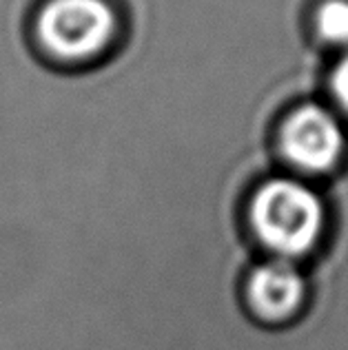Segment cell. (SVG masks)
<instances>
[{"mask_svg": "<svg viewBox=\"0 0 348 350\" xmlns=\"http://www.w3.org/2000/svg\"><path fill=\"white\" fill-rule=\"evenodd\" d=\"M306 282L291 262L273 260L253 269L244 284V304L267 326H286L306 306Z\"/></svg>", "mask_w": 348, "mask_h": 350, "instance_id": "3957f363", "label": "cell"}, {"mask_svg": "<svg viewBox=\"0 0 348 350\" xmlns=\"http://www.w3.org/2000/svg\"><path fill=\"white\" fill-rule=\"evenodd\" d=\"M282 144L289 160L308 171L333 167L344 149V133L337 120L322 107H302L282 129Z\"/></svg>", "mask_w": 348, "mask_h": 350, "instance_id": "277c9868", "label": "cell"}, {"mask_svg": "<svg viewBox=\"0 0 348 350\" xmlns=\"http://www.w3.org/2000/svg\"><path fill=\"white\" fill-rule=\"evenodd\" d=\"M333 89L337 98H340V103L344 105V109H348V56L340 62V67L335 69Z\"/></svg>", "mask_w": 348, "mask_h": 350, "instance_id": "8992f818", "label": "cell"}, {"mask_svg": "<svg viewBox=\"0 0 348 350\" xmlns=\"http://www.w3.org/2000/svg\"><path fill=\"white\" fill-rule=\"evenodd\" d=\"M116 18L105 0H49L38 16L42 44L60 58H87L111 40Z\"/></svg>", "mask_w": 348, "mask_h": 350, "instance_id": "7a4b0ae2", "label": "cell"}, {"mask_svg": "<svg viewBox=\"0 0 348 350\" xmlns=\"http://www.w3.org/2000/svg\"><path fill=\"white\" fill-rule=\"evenodd\" d=\"M319 33L331 42H348V3L331 0L319 9L317 16Z\"/></svg>", "mask_w": 348, "mask_h": 350, "instance_id": "5b68a950", "label": "cell"}, {"mask_svg": "<svg viewBox=\"0 0 348 350\" xmlns=\"http://www.w3.org/2000/svg\"><path fill=\"white\" fill-rule=\"evenodd\" d=\"M251 224L276 260L293 262L317 246L324 231V206L304 184L271 180L253 198Z\"/></svg>", "mask_w": 348, "mask_h": 350, "instance_id": "6da1fadb", "label": "cell"}]
</instances>
